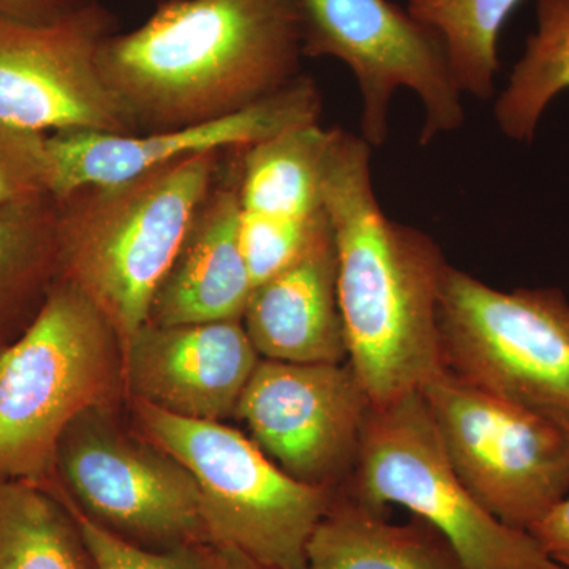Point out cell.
Wrapping results in <instances>:
<instances>
[{"label":"cell","mask_w":569,"mask_h":569,"mask_svg":"<svg viewBox=\"0 0 569 569\" xmlns=\"http://www.w3.org/2000/svg\"><path fill=\"white\" fill-rule=\"evenodd\" d=\"M302 0H176L103 41L99 69L133 134L227 118L302 74Z\"/></svg>","instance_id":"6da1fadb"},{"label":"cell","mask_w":569,"mask_h":569,"mask_svg":"<svg viewBox=\"0 0 569 569\" xmlns=\"http://www.w3.org/2000/svg\"><path fill=\"white\" fill-rule=\"evenodd\" d=\"M325 211L337 252L348 359L373 407L417 395L445 372L438 305L448 268L432 236L389 219L372 179V148L332 129Z\"/></svg>","instance_id":"7a4b0ae2"},{"label":"cell","mask_w":569,"mask_h":569,"mask_svg":"<svg viewBox=\"0 0 569 569\" xmlns=\"http://www.w3.org/2000/svg\"><path fill=\"white\" fill-rule=\"evenodd\" d=\"M228 152L200 153L56 198L61 277L102 310L122 350L148 323L153 295Z\"/></svg>","instance_id":"3957f363"},{"label":"cell","mask_w":569,"mask_h":569,"mask_svg":"<svg viewBox=\"0 0 569 569\" xmlns=\"http://www.w3.org/2000/svg\"><path fill=\"white\" fill-rule=\"evenodd\" d=\"M122 385L118 332L59 276L31 323L0 348V478L50 485L66 427L89 408L114 406Z\"/></svg>","instance_id":"277c9868"},{"label":"cell","mask_w":569,"mask_h":569,"mask_svg":"<svg viewBox=\"0 0 569 569\" xmlns=\"http://www.w3.org/2000/svg\"><path fill=\"white\" fill-rule=\"evenodd\" d=\"M141 436L178 459L200 492L206 542L274 569H306L307 545L337 496L296 481L224 422L168 413L133 400Z\"/></svg>","instance_id":"5b68a950"},{"label":"cell","mask_w":569,"mask_h":569,"mask_svg":"<svg viewBox=\"0 0 569 569\" xmlns=\"http://www.w3.org/2000/svg\"><path fill=\"white\" fill-rule=\"evenodd\" d=\"M445 370L569 432V301L498 290L448 264L438 305Z\"/></svg>","instance_id":"8992f818"},{"label":"cell","mask_w":569,"mask_h":569,"mask_svg":"<svg viewBox=\"0 0 569 569\" xmlns=\"http://www.w3.org/2000/svg\"><path fill=\"white\" fill-rule=\"evenodd\" d=\"M348 496L366 507L408 509L448 539L466 569H563L529 531L512 529L460 481L421 392L372 407Z\"/></svg>","instance_id":"52a82bcc"},{"label":"cell","mask_w":569,"mask_h":569,"mask_svg":"<svg viewBox=\"0 0 569 569\" xmlns=\"http://www.w3.org/2000/svg\"><path fill=\"white\" fill-rule=\"evenodd\" d=\"M302 51L306 59H337L355 74L361 137L370 148L387 142L389 110L400 89L417 93L425 108L422 146L466 122L443 36L391 0H302Z\"/></svg>","instance_id":"ba28073f"},{"label":"cell","mask_w":569,"mask_h":569,"mask_svg":"<svg viewBox=\"0 0 569 569\" xmlns=\"http://www.w3.org/2000/svg\"><path fill=\"white\" fill-rule=\"evenodd\" d=\"M52 477L82 515L133 545H208L190 471L144 436L123 429L112 407L89 408L66 427Z\"/></svg>","instance_id":"9c48e42d"},{"label":"cell","mask_w":569,"mask_h":569,"mask_svg":"<svg viewBox=\"0 0 569 569\" xmlns=\"http://www.w3.org/2000/svg\"><path fill=\"white\" fill-rule=\"evenodd\" d=\"M421 396L449 463L498 520L529 531L568 496V430L448 370Z\"/></svg>","instance_id":"30bf717a"},{"label":"cell","mask_w":569,"mask_h":569,"mask_svg":"<svg viewBox=\"0 0 569 569\" xmlns=\"http://www.w3.org/2000/svg\"><path fill=\"white\" fill-rule=\"evenodd\" d=\"M119 31L102 2L51 24L0 18V126L26 133L133 134L99 69Z\"/></svg>","instance_id":"8fae6325"},{"label":"cell","mask_w":569,"mask_h":569,"mask_svg":"<svg viewBox=\"0 0 569 569\" xmlns=\"http://www.w3.org/2000/svg\"><path fill=\"white\" fill-rule=\"evenodd\" d=\"M372 407L348 362L261 359L234 418L284 473L339 492L353 475Z\"/></svg>","instance_id":"7c38bea8"},{"label":"cell","mask_w":569,"mask_h":569,"mask_svg":"<svg viewBox=\"0 0 569 569\" xmlns=\"http://www.w3.org/2000/svg\"><path fill=\"white\" fill-rule=\"evenodd\" d=\"M320 89L302 74L283 91L227 118L163 130L36 133V156L44 192L54 198L88 186L130 181L163 164L206 152L250 148L284 130L320 122Z\"/></svg>","instance_id":"4fadbf2b"},{"label":"cell","mask_w":569,"mask_h":569,"mask_svg":"<svg viewBox=\"0 0 569 569\" xmlns=\"http://www.w3.org/2000/svg\"><path fill=\"white\" fill-rule=\"evenodd\" d=\"M332 129L306 123L242 149L241 242L253 287L298 260L328 227L323 171Z\"/></svg>","instance_id":"5bb4252c"},{"label":"cell","mask_w":569,"mask_h":569,"mask_svg":"<svg viewBox=\"0 0 569 569\" xmlns=\"http://www.w3.org/2000/svg\"><path fill=\"white\" fill-rule=\"evenodd\" d=\"M260 361L242 320L146 323L123 347V387L168 413L223 422Z\"/></svg>","instance_id":"9a60e30c"},{"label":"cell","mask_w":569,"mask_h":569,"mask_svg":"<svg viewBox=\"0 0 569 569\" xmlns=\"http://www.w3.org/2000/svg\"><path fill=\"white\" fill-rule=\"evenodd\" d=\"M241 152L233 149L224 157L212 189L153 295L148 323L242 320L253 280L241 242Z\"/></svg>","instance_id":"2e32d148"},{"label":"cell","mask_w":569,"mask_h":569,"mask_svg":"<svg viewBox=\"0 0 569 569\" xmlns=\"http://www.w3.org/2000/svg\"><path fill=\"white\" fill-rule=\"evenodd\" d=\"M242 325L261 359L298 365L347 362L331 224L298 260L253 287Z\"/></svg>","instance_id":"e0dca14e"},{"label":"cell","mask_w":569,"mask_h":569,"mask_svg":"<svg viewBox=\"0 0 569 569\" xmlns=\"http://www.w3.org/2000/svg\"><path fill=\"white\" fill-rule=\"evenodd\" d=\"M306 569H466L425 519L392 523L339 490L307 545Z\"/></svg>","instance_id":"ac0fdd59"},{"label":"cell","mask_w":569,"mask_h":569,"mask_svg":"<svg viewBox=\"0 0 569 569\" xmlns=\"http://www.w3.org/2000/svg\"><path fill=\"white\" fill-rule=\"evenodd\" d=\"M59 276L56 198L0 203V348L31 323Z\"/></svg>","instance_id":"d6986e66"},{"label":"cell","mask_w":569,"mask_h":569,"mask_svg":"<svg viewBox=\"0 0 569 569\" xmlns=\"http://www.w3.org/2000/svg\"><path fill=\"white\" fill-rule=\"evenodd\" d=\"M0 569H96L77 519L50 486L0 478Z\"/></svg>","instance_id":"ffe728a7"},{"label":"cell","mask_w":569,"mask_h":569,"mask_svg":"<svg viewBox=\"0 0 569 569\" xmlns=\"http://www.w3.org/2000/svg\"><path fill=\"white\" fill-rule=\"evenodd\" d=\"M537 31L526 41L493 118L509 140L531 142L552 100L569 89V0H535Z\"/></svg>","instance_id":"44dd1931"},{"label":"cell","mask_w":569,"mask_h":569,"mask_svg":"<svg viewBox=\"0 0 569 569\" xmlns=\"http://www.w3.org/2000/svg\"><path fill=\"white\" fill-rule=\"evenodd\" d=\"M522 0H408L407 9L447 41L463 93L492 99L500 71L498 40Z\"/></svg>","instance_id":"7402d4cb"},{"label":"cell","mask_w":569,"mask_h":569,"mask_svg":"<svg viewBox=\"0 0 569 569\" xmlns=\"http://www.w3.org/2000/svg\"><path fill=\"white\" fill-rule=\"evenodd\" d=\"M66 505L77 519L96 569H209L208 545L168 550L141 548L93 522L69 500Z\"/></svg>","instance_id":"603a6c76"},{"label":"cell","mask_w":569,"mask_h":569,"mask_svg":"<svg viewBox=\"0 0 569 569\" xmlns=\"http://www.w3.org/2000/svg\"><path fill=\"white\" fill-rule=\"evenodd\" d=\"M33 134L0 126V203L48 194L40 179Z\"/></svg>","instance_id":"cb8c5ba5"},{"label":"cell","mask_w":569,"mask_h":569,"mask_svg":"<svg viewBox=\"0 0 569 569\" xmlns=\"http://www.w3.org/2000/svg\"><path fill=\"white\" fill-rule=\"evenodd\" d=\"M97 2L99 0H0V18L28 24H51Z\"/></svg>","instance_id":"d4e9b609"},{"label":"cell","mask_w":569,"mask_h":569,"mask_svg":"<svg viewBox=\"0 0 569 569\" xmlns=\"http://www.w3.org/2000/svg\"><path fill=\"white\" fill-rule=\"evenodd\" d=\"M529 533L550 559L569 569V493L535 523Z\"/></svg>","instance_id":"484cf974"},{"label":"cell","mask_w":569,"mask_h":569,"mask_svg":"<svg viewBox=\"0 0 569 569\" xmlns=\"http://www.w3.org/2000/svg\"><path fill=\"white\" fill-rule=\"evenodd\" d=\"M209 569H274L266 567L244 552L227 546L208 545Z\"/></svg>","instance_id":"4316f807"},{"label":"cell","mask_w":569,"mask_h":569,"mask_svg":"<svg viewBox=\"0 0 569 569\" xmlns=\"http://www.w3.org/2000/svg\"><path fill=\"white\" fill-rule=\"evenodd\" d=\"M157 3L176 2V0H156Z\"/></svg>","instance_id":"83f0119b"}]
</instances>
